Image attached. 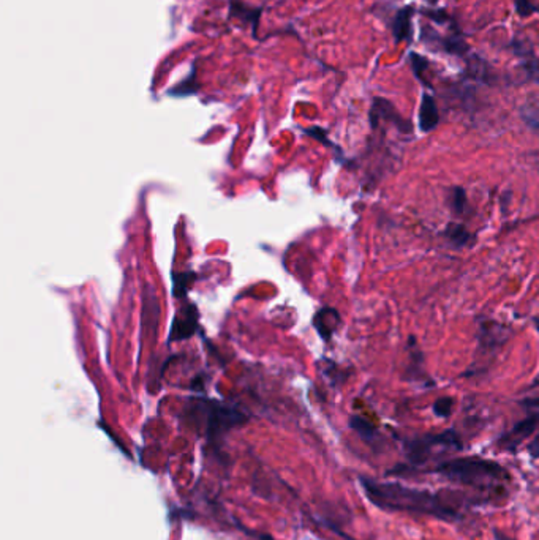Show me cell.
<instances>
[{"label":"cell","mask_w":539,"mask_h":540,"mask_svg":"<svg viewBox=\"0 0 539 540\" xmlns=\"http://www.w3.org/2000/svg\"><path fill=\"white\" fill-rule=\"evenodd\" d=\"M364 490L375 506L389 512H408L419 515H430L443 520H454L459 517L455 506L429 490L405 487L402 483H378L362 480Z\"/></svg>","instance_id":"1"},{"label":"cell","mask_w":539,"mask_h":540,"mask_svg":"<svg viewBox=\"0 0 539 540\" xmlns=\"http://www.w3.org/2000/svg\"><path fill=\"white\" fill-rule=\"evenodd\" d=\"M436 472L451 482H459L476 488H487L510 479L501 465L490 460L475 459V457L446 461L436 467Z\"/></svg>","instance_id":"2"},{"label":"cell","mask_w":539,"mask_h":540,"mask_svg":"<svg viewBox=\"0 0 539 540\" xmlns=\"http://www.w3.org/2000/svg\"><path fill=\"white\" fill-rule=\"evenodd\" d=\"M421 41L430 51H438L454 57H466L471 53V48L462 35H441L427 24L421 29Z\"/></svg>","instance_id":"3"},{"label":"cell","mask_w":539,"mask_h":540,"mask_svg":"<svg viewBox=\"0 0 539 540\" xmlns=\"http://www.w3.org/2000/svg\"><path fill=\"white\" fill-rule=\"evenodd\" d=\"M198 310L195 305L182 307L181 310L174 316L173 326H171V335L169 340L171 342H182L187 338L193 337L195 332L198 329Z\"/></svg>","instance_id":"4"},{"label":"cell","mask_w":539,"mask_h":540,"mask_svg":"<svg viewBox=\"0 0 539 540\" xmlns=\"http://www.w3.org/2000/svg\"><path fill=\"white\" fill-rule=\"evenodd\" d=\"M388 120L392 122L395 127L399 128L400 131L410 133L413 130L412 122H408L407 119H403L402 116L395 111V107L391 101L384 100V99H375L372 103V110H371V125L372 128H377L379 120Z\"/></svg>","instance_id":"5"},{"label":"cell","mask_w":539,"mask_h":540,"mask_svg":"<svg viewBox=\"0 0 539 540\" xmlns=\"http://www.w3.org/2000/svg\"><path fill=\"white\" fill-rule=\"evenodd\" d=\"M413 5H407L397 10L392 21V37L395 43H402V41H410L413 38V29H412V18L414 14Z\"/></svg>","instance_id":"6"},{"label":"cell","mask_w":539,"mask_h":540,"mask_svg":"<svg viewBox=\"0 0 539 540\" xmlns=\"http://www.w3.org/2000/svg\"><path fill=\"white\" fill-rule=\"evenodd\" d=\"M340 315H338L337 310L334 308H323L315 315V320H313V326H315L316 332L320 333V337L323 340H331V337L334 335V332L340 327Z\"/></svg>","instance_id":"7"},{"label":"cell","mask_w":539,"mask_h":540,"mask_svg":"<svg viewBox=\"0 0 539 540\" xmlns=\"http://www.w3.org/2000/svg\"><path fill=\"white\" fill-rule=\"evenodd\" d=\"M419 128L423 133L434 131L440 122L436 101L430 94H423L419 106Z\"/></svg>","instance_id":"8"},{"label":"cell","mask_w":539,"mask_h":540,"mask_svg":"<svg viewBox=\"0 0 539 540\" xmlns=\"http://www.w3.org/2000/svg\"><path fill=\"white\" fill-rule=\"evenodd\" d=\"M536 422H538L536 417L522 420L521 424H517L514 428H512L510 433H507L505 438L500 441V444L503 447H506V449H516V447L521 444V442L525 439L528 435L533 433V430H535V426H536Z\"/></svg>","instance_id":"9"},{"label":"cell","mask_w":539,"mask_h":540,"mask_svg":"<svg viewBox=\"0 0 539 540\" xmlns=\"http://www.w3.org/2000/svg\"><path fill=\"white\" fill-rule=\"evenodd\" d=\"M444 235L451 240V244L457 246H464L471 240V234L468 233V229L457 223H451L448 228H446Z\"/></svg>","instance_id":"10"},{"label":"cell","mask_w":539,"mask_h":540,"mask_svg":"<svg viewBox=\"0 0 539 540\" xmlns=\"http://www.w3.org/2000/svg\"><path fill=\"white\" fill-rule=\"evenodd\" d=\"M410 65H412V70H413V75L416 76V79L423 82L424 86L430 87V82L425 79V71L429 68V60L424 57V55H421L418 53H410Z\"/></svg>","instance_id":"11"},{"label":"cell","mask_w":539,"mask_h":540,"mask_svg":"<svg viewBox=\"0 0 539 540\" xmlns=\"http://www.w3.org/2000/svg\"><path fill=\"white\" fill-rule=\"evenodd\" d=\"M193 280H195V274H192V272H188V274H177L174 277V287H173L174 297L186 296Z\"/></svg>","instance_id":"12"},{"label":"cell","mask_w":539,"mask_h":540,"mask_svg":"<svg viewBox=\"0 0 539 540\" xmlns=\"http://www.w3.org/2000/svg\"><path fill=\"white\" fill-rule=\"evenodd\" d=\"M351 426L353 430H356L358 433L366 439L373 438L375 433H377V431H375V426L371 424V422H367L362 417H351Z\"/></svg>","instance_id":"13"},{"label":"cell","mask_w":539,"mask_h":540,"mask_svg":"<svg viewBox=\"0 0 539 540\" xmlns=\"http://www.w3.org/2000/svg\"><path fill=\"white\" fill-rule=\"evenodd\" d=\"M454 400L451 397H441L435 401L434 404V413L438 415V417H448L453 411Z\"/></svg>","instance_id":"14"},{"label":"cell","mask_w":539,"mask_h":540,"mask_svg":"<svg viewBox=\"0 0 539 540\" xmlns=\"http://www.w3.org/2000/svg\"><path fill=\"white\" fill-rule=\"evenodd\" d=\"M512 2H514V8L518 16L528 18L531 16V14L539 13V7L533 5L530 0H512Z\"/></svg>","instance_id":"15"},{"label":"cell","mask_w":539,"mask_h":540,"mask_svg":"<svg viewBox=\"0 0 539 540\" xmlns=\"http://www.w3.org/2000/svg\"><path fill=\"white\" fill-rule=\"evenodd\" d=\"M419 13H421V14H424L425 18H429L430 21H434V23H436V24L451 23V16L448 14V12H444V10H429V8H423Z\"/></svg>","instance_id":"16"},{"label":"cell","mask_w":539,"mask_h":540,"mask_svg":"<svg viewBox=\"0 0 539 540\" xmlns=\"http://www.w3.org/2000/svg\"><path fill=\"white\" fill-rule=\"evenodd\" d=\"M523 70H525V75L528 79L539 82V57H527L523 62Z\"/></svg>","instance_id":"17"},{"label":"cell","mask_w":539,"mask_h":540,"mask_svg":"<svg viewBox=\"0 0 539 540\" xmlns=\"http://www.w3.org/2000/svg\"><path fill=\"white\" fill-rule=\"evenodd\" d=\"M453 207L455 210V214H462L466 207V194L462 188H454Z\"/></svg>","instance_id":"18"},{"label":"cell","mask_w":539,"mask_h":540,"mask_svg":"<svg viewBox=\"0 0 539 540\" xmlns=\"http://www.w3.org/2000/svg\"><path fill=\"white\" fill-rule=\"evenodd\" d=\"M528 452H530L531 457H539V436H536V438L531 441V444L528 446Z\"/></svg>","instance_id":"19"},{"label":"cell","mask_w":539,"mask_h":540,"mask_svg":"<svg viewBox=\"0 0 539 540\" xmlns=\"http://www.w3.org/2000/svg\"><path fill=\"white\" fill-rule=\"evenodd\" d=\"M525 119L528 122V125H530L536 133H539V117H525Z\"/></svg>","instance_id":"20"},{"label":"cell","mask_w":539,"mask_h":540,"mask_svg":"<svg viewBox=\"0 0 539 540\" xmlns=\"http://www.w3.org/2000/svg\"><path fill=\"white\" fill-rule=\"evenodd\" d=\"M430 2H432V3H436V0H430Z\"/></svg>","instance_id":"21"}]
</instances>
